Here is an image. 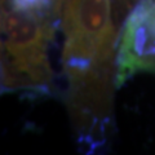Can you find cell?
<instances>
[{"label":"cell","instance_id":"obj_1","mask_svg":"<svg viewBox=\"0 0 155 155\" xmlns=\"http://www.w3.org/2000/svg\"><path fill=\"white\" fill-rule=\"evenodd\" d=\"M62 64L78 110L105 109L115 45L110 0H66L61 18Z\"/></svg>","mask_w":155,"mask_h":155},{"label":"cell","instance_id":"obj_2","mask_svg":"<svg viewBox=\"0 0 155 155\" xmlns=\"http://www.w3.org/2000/svg\"><path fill=\"white\" fill-rule=\"evenodd\" d=\"M2 35L4 88H39L49 83L48 47L54 35V22L3 5Z\"/></svg>","mask_w":155,"mask_h":155},{"label":"cell","instance_id":"obj_3","mask_svg":"<svg viewBox=\"0 0 155 155\" xmlns=\"http://www.w3.org/2000/svg\"><path fill=\"white\" fill-rule=\"evenodd\" d=\"M138 71L155 74V27L142 0L125 19L116 57L115 85L120 87Z\"/></svg>","mask_w":155,"mask_h":155},{"label":"cell","instance_id":"obj_4","mask_svg":"<svg viewBox=\"0 0 155 155\" xmlns=\"http://www.w3.org/2000/svg\"><path fill=\"white\" fill-rule=\"evenodd\" d=\"M66 0H3V5L54 22L62 18Z\"/></svg>","mask_w":155,"mask_h":155},{"label":"cell","instance_id":"obj_5","mask_svg":"<svg viewBox=\"0 0 155 155\" xmlns=\"http://www.w3.org/2000/svg\"><path fill=\"white\" fill-rule=\"evenodd\" d=\"M146 3H147V12H149L150 21H151L153 26L155 27V2H153V0H146Z\"/></svg>","mask_w":155,"mask_h":155}]
</instances>
